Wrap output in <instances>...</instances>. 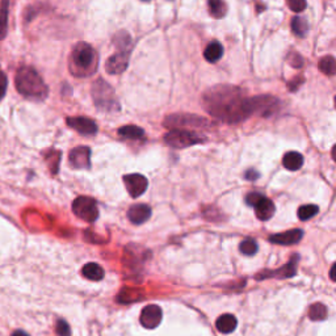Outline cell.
Listing matches in <instances>:
<instances>
[{
  "label": "cell",
  "mask_w": 336,
  "mask_h": 336,
  "mask_svg": "<svg viewBox=\"0 0 336 336\" xmlns=\"http://www.w3.org/2000/svg\"><path fill=\"white\" fill-rule=\"evenodd\" d=\"M202 107L214 118L236 124L254 114L251 99L235 85L221 84L211 87L202 95Z\"/></svg>",
  "instance_id": "6da1fadb"
},
{
  "label": "cell",
  "mask_w": 336,
  "mask_h": 336,
  "mask_svg": "<svg viewBox=\"0 0 336 336\" xmlns=\"http://www.w3.org/2000/svg\"><path fill=\"white\" fill-rule=\"evenodd\" d=\"M69 66L71 74L78 78H87V76L94 75L99 66L98 53L95 51L91 45L79 42L74 46L73 51L70 54Z\"/></svg>",
  "instance_id": "7a4b0ae2"
},
{
  "label": "cell",
  "mask_w": 336,
  "mask_h": 336,
  "mask_svg": "<svg viewBox=\"0 0 336 336\" xmlns=\"http://www.w3.org/2000/svg\"><path fill=\"white\" fill-rule=\"evenodd\" d=\"M15 84L19 94L29 99L44 100L47 96V87L40 74L32 67H22L15 76Z\"/></svg>",
  "instance_id": "3957f363"
},
{
  "label": "cell",
  "mask_w": 336,
  "mask_h": 336,
  "mask_svg": "<svg viewBox=\"0 0 336 336\" xmlns=\"http://www.w3.org/2000/svg\"><path fill=\"white\" fill-rule=\"evenodd\" d=\"M92 98H94L95 105L103 112H114V110L117 112L119 109L113 88L101 79L92 84Z\"/></svg>",
  "instance_id": "277c9868"
},
{
  "label": "cell",
  "mask_w": 336,
  "mask_h": 336,
  "mask_svg": "<svg viewBox=\"0 0 336 336\" xmlns=\"http://www.w3.org/2000/svg\"><path fill=\"white\" fill-rule=\"evenodd\" d=\"M205 141V137L186 129H172L164 135V142L173 148H186Z\"/></svg>",
  "instance_id": "5b68a950"
},
{
  "label": "cell",
  "mask_w": 336,
  "mask_h": 336,
  "mask_svg": "<svg viewBox=\"0 0 336 336\" xmlns=\"http://www.w3.org/2000/svg\"><path fill=\"white\" fill-rule=\"evenodd\" d=\"M163 125L171 129L186 128V126H189L192 129H204V128H210L211 124L206 118L195 116V114H172V116L166 117Z\"/></svg>",
  "instance_id": "8992f818"
},
{
  "label": "cell",
  "mask_w": 336,
  "mask_h": 336,
  "mask_svg": "<svg viewBox=\"0 0 336 336\" xmlns=\"http://www.w3.org/2000/svg\"><path fill=\"white\" fill-rule=\"evenodd\" d=\"M246 202L250 206H254L256 217L260 221H268L273 217L274 214V205L269 198L263 196L258 192H251L246 197Z\"/></svg>",
  "instance_id": "52a82bcc"
},
{
  "label": "cell",
  "mask_w": 336,
  "mask_h": 336,
  "mask_svg": "<svg viewBox=\"0 0 336 336\" xmlns=\"http://www.w3.org/2000/svg\"><path fill=\"white\" fill-rule=\"evenodd\" d=\"M73 211L76 217L85 222H95L99 217L98 204L91 197H78L73 202Z\"/></svg>",
  "instance_id": "ba28073f"
},
{
  "label": "cell",
  "mask_w": 336,
  "mask_h": 336,
  "mask_svg": "<svg viewBox=\"0 0 336 336\" xmlns=\"http://www.w3.org/2000/svg\"><path fill=\"white\" fill-rule=\"evenodd\" d=\"M124 184L133 198L141 197L147 191L148 181L141 173H129L124 176Z\"/></svg>",
  "instance_id": "9c48e42d"
},
{
  "label": "cell",
  "mask_w": 336,
  "mask_h": 336,
  "mask_svg": "<svg viewBox=\"0 0 336 336\" xmlns=\"http://www.w3.org/2000/svg\"><path fill=\"white\" fill-rule=\"evenodd\" d=\"M297 260L298 256H294L285 267H281L274 270H263L259 274H256V280H265V279H289L293 277L297 272Z\"/></svg>",
  "instance_id": "30bf717a"
},
{
  "label": "cell",
  "mask_w": 336,
  "mask_h": 336,
  "mask_svg": "<svg viewBox=\"0 0 336 336\" xmlns=\"http://www.w3.org/2000/svg\"><path fill=\"white\" fill-rule=\"evenodd\" d=\"M67 125L71 129L76 130L79 134L83 135H95L98 133V125L94 119L87 117H69Z\"/></svg>",
  "instance_id": "8fae6325"
},
{
  "label": "cell",
  "mask_w": 336,
  "mask_h": 336,
  "mask_svg": "<svg viewBox=\"0 0 336 336\" xmlns=\"http://www.w3.org/2000/svg\"><path fill=\"white\" fill-rule=\"evenodd\" d=\"M162 317H163V313H162V309L158 305H148L146 306L141 313V324L146 328H155L161 324Z\"/></svg>",
  "instance_id": "7c38bea8"
},
{
  "label": "cell",
  "mask_w": 336,
  "mask_h": 336,
  "mask_svg": "<svg viewBox=\"0 0 336 336\" xmlns=\"http://www.w3.org/2000/svg\"><path fill=\"white\" fill-rule=\"evenodd\" d=\"M130 50H119L118 53L113 54L107 62V71L112 75H118L124 73L129 65Z\"/></svg>",
  "instance_id": "4fadbf2b"
},
{
  "label": "cell",
  "mask_w": 336,
  "mask_h": 336,
  "mask_svg": "<svg viewBox=\"0 0 336 336\" xmlns=\"http://www.w3.org/2000/svg\"><path fill=\"white\" fill-rule=\"evenodd\" d=\"M70 163L74 168H88L91 163V150L87 146H79L71 150L69 155Z\"/></svg>",
  "instance_id": "5bb4252c"
},
{
  "label": "cell",
  "mask_w": 336,
  "mask_h": 336,
  "mask_svg": "<svg viewBox=\"0 0 336 336\" xmlns=\"http://www.w3.org/2000/svg\"><path fill=\"white\" fill-rule=\"evenodd\" d=\"M303 236V231L301 229L288 230L285 233L274 234V235L269 236V242L274 243V245L280 246H292L298 243Z\"/></svg>",
  "instance_id": "9a60e30c"
},
{
  "label": "cell",
  "mask_w": 336,
  "mask_h": 336,
  "mask_svg": "<svg viewBox=\"0 0 336 336\" xmlns=\"http://www.w3.org/2000/svg\"><path fill=\"white\" fill-rule=\"evenodd\" d=\"M128 217L134 225H142L151 217V207L146 204L133 205L128 211Z\"/></svg>",
  "instance_id": "2e32d148"
},
{
  "label": "cell",
  "mask_w": 336,
  "mask_h": 336,
  "mask_svg": "<svg viewBox=\"0 0 336 336\" xmlns=\"http://www.w3.org/2000/svg\"><path fill=\"white\" fill-rule=\"evenodd\" d=\"M283 166L289 171H298L303 166V157L297 151H289L284 155Z\"/></svg>",
  "instance_id": "e0dca14e"
},
{
  "label": "cell",
  "mask_w": 336,
  "mask_h": 336,
  "mask_svg": "<svg viewBox=\"0 0 336 336\" xmlns=\"http://www.w3.org/2000/svg\"><path fill=\"white\" fill-rule=\"evenodd\" d=\"M236 324H238V321H236V318L231 314L221 315L217 319V322H216L217 330L222 333L233 332L236 328Z\"/></svg>",
  "instance_id": "ac0fdd59"
},
{
  "label": "cell",
  "mask_w": 336,
  "mask_h": 336,
  "mask_svg": "<svg viewBox=\"0 0 336 336\" xmlns=\"http://www.w3.org/2000/svg\"><path fill=\"white\" fill-rule=\"evenodd\" d=\"M223 55V46L218 41H213L207 45L204 51V57L207 62L216 63L222 58Z\"/></svg>",
  "instance_id": "d6986e66"
},
{
  "label": "cell",
  "mask_w": 336,
  "mask_h": 336,
  "mask_svg": "<svg viewBox=\"0 0 336 336\" xmlns=\"http://www.w3.org/2000/svg\"><path fill=\"white\" fill-rule=\"evenodd\" d=\"M82 274L91 281H100L104 277V270L99 264L88 263L82 268Z\"/></svg>",
  "instance_id": "ffe728a7"
},
{
  "label": "cell",
  "mask_w": 336,
  "mask_h": 336,
  "mask_svg": "<svg viewBox=\"0 0 336 336\" xmlns=\"http://www.w3.org/2000/svg\"><path fill=\"white\" fill-rule=\"evenodd\" d=\"M209 12L216 19H222L227 13V4L225 0H207Z\"/></svg>",
  "instance_id": "44dd1931"
},
{
  "label": "cell",
  "mask_w": 336,
  "mask_h": 336,
  "mask_svg": "<svg viewBox=\"0 0 336 336\" xmlns=\"http://www.w3.org/2000/svg\"><path fill=\"white\" fill-rule=\"evenodd\" d=\"M8 11H10V0H2L0 2V40H4L7 36Z\"/></svg>",
  "instance_id": "7402d4cb"
},
{
  "label": "cell",
  "mask_w": 336,
  "mask_h": 336,
  "mask_svg": "<svg viewBox=\"0 0 336 336\" xmlns=\"http://www.w3.org/2000/svg\"><path fill=\"white\" fill-rule=\"evenodd\" d=\"M143 134H145L143 129H142V128H138V126H134V125L123 126V128H119L118 129L119 137H123V138H126V139L142 138Z\"/></svg>",
  "instance_id": "603a6c76"
},
{
  "label": "cell",
  "mask_w": 336,
  "mask_h": 336,
  "mask_svg": "<svg viewBox=\"0 0 336 336\" xmlns=\"http://www.w3.org/2000/svg\"><path fill=\"white\" fill-rule=\"evenodd\" d=\"M309 317L311 321H324L327 318V308L323 303H314L309 309Z\"/></svg>",
  "instance_id": "cb8c5ba5"
},
{
  "label": "cell",
  "mask_w": 336,
  "mask_h": 336,
  "mask_svg": "<svg viewBox=\"0 0 336 336\" xmlns=\"http://www.w3.org/2000/svg\"><path fill=\"white\" fill-rule=\"evenodd\" d=\"M319 70H321L324 75L332 76L336 70L335 58L331 57V55H327V57L322 58V59L319 60Z\"/></svg>",
  "instance_id": "d4e9b609"
},
{
  "label": "cell",
  "mask_w": 336,
  "mask_h": 336,
  "mask_svg": "<svg viewBox=\"0 0 336 336\" xmlns=\"http://www.w3.org/2000/svg\"><path fill=\"white\" fill-rule=\"evenodd\" d=\"M292 29L297 36H305L309 30L308 21L305 19H302L299 16H294L292 20Z\"/></svg>",
  "instance_id": "484cf974"
},
{
  "label": "cell",
  "mask_w": 336,
  "mask_h": 336,
  "mask_svg": "<svg viewBox=\"0 0 336 336\" xmlns=\"http://www.w3.org/2000/svg\"><path fill=\"white\" fill-rule=\"evenodd\" d=\"M258 243L255 242L254 239H245V240L240 243V246H239L240 252H242L243 255H246V256H252V255H255L258 252Z\"/></svg>",
  "instance_id": "4316f807"
},
{
  "label": "cell",
  "mask_w": 336,
  "mask_h": 336,
  "mask_svg": "<svg viewBox=\"0 0 336 336\" xmlns=\"http://www.w3.org/2000/svg\"><path fill=\"white\" fill-rule=\"evenodd\" d=\"M318 210H319V209H318L317 205H303V206H301L298 209V218L301 221H308L314 217L315 214L318 213Z\"/></svg>",
  "instance_id": "83f0119b"
},
{
  "label": "cell",
  "mask_w": 336,
  "mask_h": 336,
  "mask_svg": "<svg viewBox=\"0 0 336 336\" xmlns=\"http://www.w3.org/2000/svg\"><path fill=\"white\" fill-rule=\"evenodd\" d=\"M55 332L59 336H71V328H70L69 323L63 319H59L55 326Z\"/></svg>",
  "instance_id": "f1b7e54d"
},
{
  "label": "cell",
  "mask_w": 336,
  "mask_h": 336,
  "mask_svg": "<svg viewBox=\"0 0 336 336\" xmlns=\"http://www.w3.org/2000/svg\"><path fill=\"white\" fill-rule=\"evenodd\" d=\"M290 10L295 13H299L306 10V0H286Z\"/></svg>",
  "instance_id": "f546056e"
},
{
  "label": "cell",
  "mask_w": 336,
  "mask_h": 336,
  "mask_svg": "<svg viewBox=\"0 0 336 336\" xmlns=\"http://www.w3.org/2000/svg\"><path fill=\"white\" fill-rule=\"evenodd\" d=\"M7 84H8V80H7L6 74L0 70V100H2V99L4 98V95H6Z\"/></svg>",
  "instance_id": "4dcf8cb0"
},
{
  "label": "cell",
  "mask_w": 336,
  "mask_h": 336,
  "mask_svg": "<svg viewBox=\"0 0 336 336\" xmlns=\"http://www.w3.org/2000/svg\"><path fill=\"white\" fill-rule=\"evenodd\" d=\"M288 60H289V63L292 65L293 67H295V69H299V67L303 65V59L301 58V55H298V54H292L289 58H288Z\"/></svg>",
  "instance_id": "1f68e13d"
},
{
  "label": "cell",
  "mask_w": 336,
  "mask_h": 336,
  "mask_svg": "<svg viewBox=\"0 0 336 336\" xmlns=\"http://www.w3.org/2000/svg\"><path fill=\"white\" fill-rule=\"evenodd\" d=\"M259 177V172L255 170H249L246 172V179L247 180H256Z\"/></svg>",
  "instance_id": "d6a6232c"
},
{
  "label": "cell",
  "mask_w": 336,
  "mask_h": 336,
  "mask_svg": "<svg viewBox=\"0 0 336 336\" xmlns=\"http://www.w3.org/2000/svg\"><path fill=\"white\" fill-rule=\"evenodd\" d=\"M12 336H29L28 333L25 332V331H22V330H17V331H15V332L12 333Z\"/></svg>",
  "instance_id": "836d02e7"
},
{
  "label": "cell",
  "mask_w": 336,
  "mask_h": 336,
  "mask_svg": "<svg viewBox=\"0 0 336 336\" xmlns=\"http://www.w3.org/2000/svg\"><path fill=\"white\" fill-rule=\"evenodd\" d=\"M333 270H335V264H333L332 268H331V280H332V281H335V276H333Z\"/></svg>",
  "instance_id": "e575fe53"
}]
</instances>
